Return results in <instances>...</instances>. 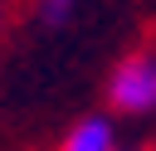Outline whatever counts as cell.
<instances>
[{"instance_id": "1", "label": "cell", "mask_w": 156, "mask_h": 151, "mask_svg": "<svg viewBox=\"0 0 156 151\" xmlns=\"http://www.w3.org/2000/svg\"><path fill=\"white\" fill-rule=\"evenodd\" d=\"M107 102L117 112H156V54H127L107 78Z\"/></svg>"}, {"instance_id": "2", "label": "cell", "mask_w": 156, "mask_h": 151, "mask_svg": "<svg viewBox=\"0 0 156 151\" xmlns=\"http://www.w3.org/2000/svg\"><path fill=\"white\" fill-rule=\"evenodd\" d=\"M63 151H117V132H112L107 117H83V122L68 132Z\"/></svg>"}, {"instance_id": "3", "label": "cell", "mask_w": 156, "mask_h": 151, "mask_svg": "<svg viewBox=\"0 0 156 151\" xmlns=\"http://www.w3.org/2000/svg\"><path fill=\"white\" fill-rule=\"evenodd\" d=\"M73 10H78V0H39V19H44L49 29L68 24V19H73Z\"/></svg>"}]
</instances>
